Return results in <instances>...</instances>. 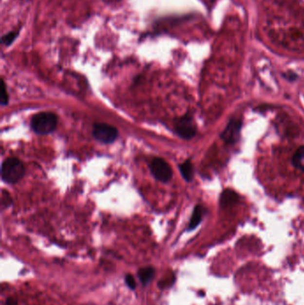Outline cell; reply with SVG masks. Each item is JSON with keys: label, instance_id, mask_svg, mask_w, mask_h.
Returning a JSON list of instances; mask_svg holds the SVG:
<instances>
[{"label": "cell", "instance_id": "cell-11", "mask_svg": "<svg viewBox=\"0 0 304 305\" xmlns=\"http://www.w3.org/2000/svg\"><path fill=\"white\" fill-rule=\"evenodd\" d=\"M293 164L296 168L304 172V147H301L294 152Z\"/></svg>", "mask_w": 304, "mask_h": 305}, {"label": "cell", "instance_id": "cell-2", "mask_svg": "<svg viewBox=\"0 0 304 305\" xmlns=\"http://www.w3.org/2000/svg\"><path fill=\"white\" fill-rule=\"evenodd\" d=\"M31 126L36 134H50L57 129V117L53 113H39L32 117Z\"/></svg>", "mask_w": 304, "mask_h": 305}, {"label": "cell", "instance_id": "cell-8", "mask_svg": "<svg viewBox=\"0 0 304 305\" xmlns=\"http://www.w3.org/2000/svg\"><path fill=\"white\" fill-rule=\"evenodd\" d=\"M154 274H155L154 268L150 267V266H147V267H144V268H141L138 270L137 277H138V279L140 280L142 284L144 286H147L152 281V278L154 277Z\"/></svg>", "mask_w": 304, "mask_h": 305}, {"label": "cell", "instance_id": "cell-9", "mask_svg": "<svg viewBox=\"0 0 304 305\" xmlns=\"http://www.w3.org/2000/svg\"><path fill=\"white\" fill-rule=\"evenodd\" d=\"M203 219V208L201 205H197L194 207L193 214L191 217V220L189 221V230H193L196 227L198 226L200 222Z\"/></svg>", "mask_w": 304, "mask_h": 305}, {"label": "cell", "instance_id": "cell-1", "mask_svg": "<svg viewBox=\"0 0 304 305\" xmlns=\"http://www.w3.org/2000/svg\"><path fill=\"white\" fill-rule=\"evenodd\" d=\"M25 174L23 163L17 158H7L2 163L1 177L8 184H15L20 181Z\"/></svg>", "mask_w": 304, "mask_h": 305}, {"label": "cell", "instance_id": "cell-10", "mask_svg": "<svg viewBox=\"0 0 304 305\" xmlns=\"http://www.w3.org/2000/svg\"><path fill=\"white\" fill-rule=\"evenodd\" d=\"M179 170H180V172L182 174L184 179H186L188 182H190L193 179L194 168H193V164L189 160L184 162L182 164H180Z\"/></svg>", "mask_w": 304, "mask_h": 305}, {"label": "cell", "instance_id": "cell-14", "mask_svg": "<svg viewBox=\"0 0 304 305\" xmlns=\"http://www.w3.org/2000/svg\"><path fill=\"white\" fill-rule=\"evenodd\" d=\"M125 282L126 285L131 288V289H135L136 288V281L135 279L133 278V276L131 274H128L125 277Z\"/></svg>", "mask_w": 304, "mask_h": 305}, {"label": "cell", "instance_id": "cell-5", "mask_svg": "<svg viewBox=\"0 0 304 305\" xmlns=\"http://www.w3.org/2000/svg\"><path fill=\"white\" fill-rule=\"evenodd\" d=\"M150 170L153 177L162 182H167L172 177V170L162 158H154L150 164Z\"/></svg>", "mask_w": 304, "mask_h": 305}, {"label": "cell", "instance_id": "cell-12", "mask_svg": "<svg viewBox=\"0 0 304 305\" xmlns=\"http://www.w3.org/2000/svg\"><path fill=\"white\" fill-rule=\"evenodd\" d=\"M18 35H19V32H10L6 33L1 38L2 44H4L5 46H10L11 44L16 40Z\"/></svg>", "mask_w": 304, "mask_h": 305}, {"label": "cell", "instance_id": "cell-3", "mask_svg": "<svg viewBox=\"0 0 304 305\" xmlns=\"http://www.w3.org/2000/svg\"><path fill=\"white\" fill-rule=\"evenodd\" d=\"M175 132L184 139H191L196 134V126L193 117L189 114L180 117L175 123Z\"/></svg>", "mask_w": 304, "mask_h": 305}, {"label": "cell", "instance_id": "cell-4", "mask_svg": "<svg viewBox=\"0 0 304 305\" xmlns=\"http://www.w3.org/2000/svg\"><path fill=\"white\" fill-rule=\"evenodd\" d=\"M119 132L115 127L106 123H95L93 127V136L96 140L104 144H112L118 137Z\"/></svg>", "mask_w": 304, "mask_h": 305}, {"label": "cell", "instance_id": "cell-15", "mask_svg": "<svg viewBox=\"0 0 304 305\" xmlns=\"http://www.w3.org/2000/svg\"><path fill=\"white\" fill-rule=\"evenodd\" d=\"M4 305H18L17 300L14 297H8L6 300H5Z\"/></svg>", "mask_w": 304, "mask_h": 305}, {"label": "cell", "instance_id": "cell-6", "mask_svg": "<svg viewBox=\"0 0 304 305\" xmlns=\"http://www.w3.org/2000/svg\"><path fill=\"white\" fill-rule=\"evenodd\" d=\"M242 122L239 120L233 119L227 125L221 134V138L227 144H235L240 137Z\"/></svg>", "mask_w": 304, "mask_h": 305}, {"label": "cell", "instance_id": "cell-13", "mask_svg": "<svg viewBox=\"0 0 304 305\" xmlns=\"http://www.w3.org/2000/svg\"><path fill=\"white\" fill-rule=\"evenodd\" d=\"M1 105H6L9 102V95L6 91L5 82L2 80V87H1Z\"/></svg>", "mask_w": 304, "mask_h": 305}, {"label": "cell", "instance_id": "cell-7", "mask_svg": "<svg viewBox=\"0 0 304 305\" xmlns=\"http://www.w3.org/2000/svg\"><path fill=\"white\" fill-rule=\"evenodd\" d=\"M238 201V195L233 190H226L220 196V205L222 207H228L236 204Z\"/></svg>", "mask_w": 304, "mask_h": 305}]
</instances>
